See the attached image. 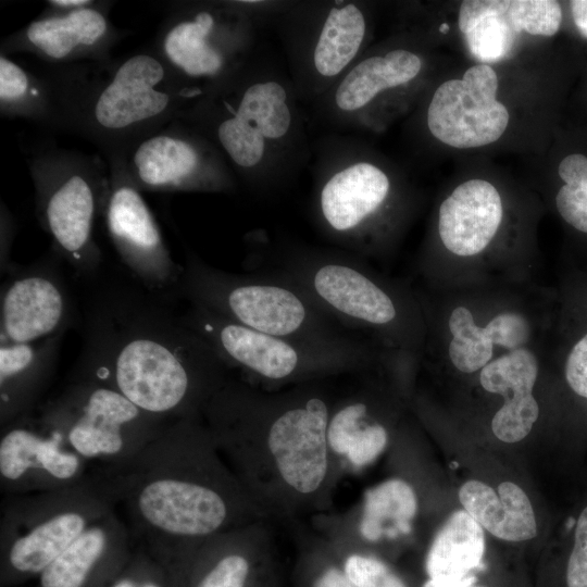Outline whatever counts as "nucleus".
Listing matches in <instances>:
<instances>
[{"label":"nucleus","instance_id":"39448f33","mask_svg":"<svg viewBox=\"0 0 587 587\" xmlns=\"http://www.w3.org/2000/svg\"><path fill=\"white\" fill-rule=\"evenodd\" d=\"M289 77L301 103L312 105L366 51L371 20L355 0L287 1L275 18Z\"/></svg>","mask_w":587,"mask_h":587},{"label":"nucleus","instance_id":"ea45409f","mask_svg":"<svg viewBox=\"0 0 587 587\" xmlns=\"http://www.w3.org/2000/svg\"><path fill=\"white\" fill-rule=\"evenodd\" d=\"M572 16L579 34L587 39V0L570 2Z\"/></svg>","mask_w":587,"mask_h":587},{"label":"nucleus","instance_id":"37998d69","mask_svg":"<svg viewBox=\"0 0 587 587\" xmlns=\"http://www.w3.org/2000/svg\"><path fill=\"white\" fill-rule=\"evenodd\" d=\"M423 587H439V586H437L435 583L428 579L427 582L424 583ZM463 587H475V586L470 585V586H463Z\"/></svg>","mask_w":587,"mask_h":587},{"label":"nucleus","instance_id":"e433bc0d","mask_svg":"<svg viewBox=\"0 0 587 587\" xmlns=\"http://www.w3.org/2000/svg\"><path fill=\"white\" fill-rule=\"evenodd\" d=\"M29 89L24 70L7 57L0 58V99L2 103L21 100Z\"/></svg>","mask_w":587,"mask_h":587},{"label":"nucleus","instance_id":"ddd939ff","mask_svg":"<svg viewBox=\"0 0 587 587\" xmlns=\"http://www.w3.org/2000/svg\"><path fill=\"white\" fill-rule=\"evenodd\" d=\"M86 463L39 419L28 415L2 426L0 485L8 496L59 491L85 484Z\"/></svg>","mask_w":587,"mask_h":587},{"label":"nucleus","instance_id":"58836bf2","mask_svg":"<svg viewBox=\"0 0 587 587\" xmlns=\"http://www.w3.org/2000/svg\"><path fill=\"white\" fill-rule=\"evenodd\" d=\"M313 587H353L344 570L328 567L315 579Z\"/></svg>","mask_w":587,"mask_h":587},{"label":"nucleus","instance_id":"6e6552de","mask_svg":"<svg viewBox=\"0 0 587 587\" xmlns=\"http://www.w3.org/2000/svg\"><path fill=\"white\" fill-rule=\"evenodd\" d=\"M38 419L95 470L128 462L170 424L115 389L84 377H75L47 402Z\"/></svg>","mask_w":587,"mask_h":587},{"label":"nucleus","instance_id":"7ed1b4c3","mask_svg":"<svg viewBox=\"0 0 587 587\" xmlns=\"http://www.w3.org/2000/svg\"><path fill=\"white\" fill-rule=\"evenodd\" d=\"M300 104L288 74L246 63L203 95L193 117L247 184L268 190L290 180L312 155Z\"/></svg>","mask_w":587,"mask_h":587},{"label":"nucleus","instance_id":"72a5a7b5","mask_svg":"<svg viewBox=\"0 0 587 587\" xmlns=\"http://www.w3.org/2000/svg\"><path fill=\"white\" fill-rule=\"evenodd\" d=\"M369 411L364 401H349L330 413L327 426V442L338 454H347L350 444L360 427L361 419Z\"/></svg>","mask_w":587,"mask_h":587},{"label":"nucleus","instance_id":"c9c22d12","mask_svg":"<svg viewBox=\"0 0 587 587\" xmlns=\"http://www.w3.org/2000/svg\"><path fill=\"white\" fill-rule=\"evenodd\" d=\"M567 587H587V507L582 511L566 567Z\"/></svg>","mask_w":587,"mask_h":587},{"label":"nucleus","instance_id":"9b49d317","mask_svg":"<svg viewBox=\"0 0 587 587\" xmlns=\"http://www.w3.org/2000/svg\"><path fill=\"white\" fill-rule=\"evenodd\" d=\"M257 22L242 1L198 7L167 30L163 51L205 95L247 63Z\"/></svg>","mask_w":587,"mask_h":587},{"label":"nucleus","instance_id":"4468645a","mask_svg":"<svg viewBox=\"0 0 587 587\" xmlns=\"http://www.w3.org/2000/svg\"><path fill=\"white\" fill-rule=\"evenodd\" d=\"M498 77L487 64L470 67L462 79L446 80L434 91L426 111L429 133L445 145L476 148L498 140L509 123L497 100Z\"/></svg>","mask_w":587,"mask_h":587},{"label":"nucleus","instance_id":"9d476101","mask_svg":"<svg viewBox=\"0 0 587 587\" xmlns=\"http://www.w3.org/2000/svg\"><path fill=\"white\" fill-rule=\"evenodd\" d=\"M182 319L214 350L226 367L264 382H289L353 371L367 355L263 334L195 304H190Z\"/></svg>","mask_w":587,"mask_h":587},{"label":"nucleus","instance_id":"f257e3e1","mask_svg":"<svg viewBox=\"0 0 587 587\" xmlns=\"http://www.w3.org/2000/svg\"><path fill=\"white\" fill-rule=\"evenodd\" d=\"M214 350L159 301L128 289L88 310L76 377L107 385L166 422L197 420L225 383Z\"/></svg>","mask_w":587,"mask_h":587},{"label":"nucleus","instance_id":"bb28decb","mask_svg":"<svg viewBox=\"0 0 587 587\" xmlns=\"http://www.w3.org/2000/svg\"><path fill=\"white\" fill-rule=\"evenodd\" d=\"M509 0H465L459 10V29L471 54L478 61L494 63L511 52L517 37L510 16Z\"/></svg>","mask_w":587,"mask_h":587},{"label":"nucleus","instance_id":"20e7f679","mask_svg":"<svg viewBox=\"0 0 587 587\" xmlns=\"http://www.w3.org/2000/svg\"><path fill=\"white\" fill-rule=\"evenodd\" d=\"M178 292L190 304L253 330L321 348L366 353L294 284L271 274H234L189 255Z\"/></svg>","mask_w":587,"mask_h":587},{"label":"nucleus","instance_id":"c85d7f7f","mask_svg":"<svg viewBox=\"0 0 587 587\" xmlns=\"http://www.w3.org/2000/svg\"><path fill=\"white\" fill-rule=\"evenodd\" d=\"M165 571L176 574L184 587H248L252 564L239 549L211 551L200 546L182 564Z\"/></svg>","mask_w":587,"mask_h":587},{"label":"nucleus","instance_id":"a19ab883","mask_svg":"<svg viewBox=\"0 0 587 587\" xmlns=\"http://www.w3.org/2000/svg\"><path fill=\"white\" fill-rule=\"evenodd\" d=\"M50 4L59 8H67L71 10H77L82 8H87L90 4V1L87 0H55L49 1Z\"/></svg>","mask_w":587,"mask_h":587},{"label":"nucleus","instance_id":"6ab92c4d","mask_svg":"<svg viewBox=\"0 0 587 587\" xmlns=\"http://www.w3.org/2000/svg\"><path fill=\"white\" fill-rule=\"evenodd\" d=\"M39 198L42 222L57 250L76 271L95 272L101 258L92 238L98 195L91 180L71 173L43 185Z\"/></svg>","mask_w":587,"mask_h":587},{"label":"nucleus","instance_id":"5701e85b","mask_svg":"<svg viewBox=\"0 0 587 587\" xmlns=\"http://www.w3.org/2000/svg\"><path fill=\"white\" fill-rule=\"evenodd\" d=\"M62 337L30 344L1 341V427L28 415L51 378Z\"/></svg>","mask_w":587,"mask_h":587},{"label":"nucleus","instance_id":"f03ea898","mask_svg":"<svg viewBox=\"0 0 587 587\" xmlns=\"http://www.w3.org/2000/svg\"><path fill=\"white\" fill-rule=\"evenodd\" d=\"M210 439L197 420L172 422L128 462L89 475L163 570L182 564L233 519L229 495L200 460Z\"/></svg>","mask_w":587,"mask_h":587},{"label":"nucleus","instance_id":"4be33fe9","mask_svg":"<svg viewBox=\"0 0 587 587\" xmlns=\"http://www.w3.org/2000/svg\"><path fill=\"white\" fill-rule=\"evenodd\" d=\"M502 214L496 187L484 179H470L459 185L440 204L439 237L457 255L477 254L496 235Z\"/></svg>","mask_w":587,"mask_h":587},{"label":"nucleus","instance_id":"0eeeda50","mask_svg":"<svg viewBox=\"0 0 587 587\" xmlns=\"http://www.w3.org/2000/svg\"><path fill=\"white\" fill-rule=\"evenodd\" d=\"M208 401L266 434L277 471L295 491L313 494L323 484L330 411L322 396L301 392L265 398L226 379Z\"/></svg>","mask_w":587,"mask_h":587},{"label":"nucleus","instance_id":"412c9836","mask_svg":"<svg viewBox=\"0 0 587 587\" xmlns=\"http://www.w3.org/2000/svg\"><path fill=\"white\" fill-rule=\"evenodd\" d=\"M537 375V359L524 348L501 355L482 369L483 388L504 397L503 405L491 421L492 433L501 441H521L537 421L539 407L533 396Z\"/></svg>","mask_w":587,"mask_h":587},{"label":"nucleus","instance_id":"a211bd4d","mask_svg":"<svg viewBox=\"0 0 587 587\" xmlns=\"http://www.w3.org/2000/svg\"><path fill=\"white\" fill-rule=\"evenodd\" d=\"M132 535L110 510L38 577V587H113L132 561Z\"/></svg>","mask_w":587,"mask_h":587},{"label":"nucleus","instance_id":"b1692460","mask_svg":"<svg viewBox=\"0 0 587 587\" xmlns=\"http://www.w3.org/2000/svg\"><path fill=\"white\" fill-rule=\"evenodd\" d=\"M464 510L487 532L507 541H524L536 536L537 524L525 491L503 482L498 492L480 480H467L459 490Z\"/></svg>","mask_w":587,"mask_h":587},{"label":"nucleus","instance_id":"393cba45","mask_svg":"<svg viewBox=\"0 0 587 587\" xmlns=\"http://www.w3.org/2000/svg\"><path fill=\"white\" fill-rule=\"evenodd\" d=\"M449 329L453 335L449 357L463 373H473L489 363L494 345L514 351L522 348L529 337V324L520 313H500L486 326L479 327L471 311L464 307L452 311Z\"/></svg>","mask_w":587,"mask_h":587},{"label":"nucleus","instance_id":"2f4dec72","mask_svg":"<svg viewBox=\"0 0 587 587\" xmlns=\"http://www.w3.org/2000/svg\"><path fill=\"white\" fill-rule=\"evenodd\" d=\"M509 16L519 34L525 30L549 37L559 30L562 11L559 2L553 0H513Z\"/></svg>","mask_w":587,"mask_h":587},{"label":"nucleus","instance_id":"f8f14e48","mask_svg":"<svg viewBox=\"0 0 587 587\" xmlns=\"http://www.w3.org/2000/svg\"><path fill=\"white\" fill-rule=\"evenodd\" d=\"M422 57L404 47L365 51L311 108L314 121L334 130L373 128L382 118L384 98L415 82Z\"/></svg>","mask_w":587,"mask_h":587},{"label":"nucleus","instance_id":"473e14b6","mask_svg":"<svg viewBox=\"0 0 587 587\" xmlns=\"http://www.w3.org/2000/svg\"><path fill=\"white\" fill-rule=\"evenodd\" d=\"M344 572L354 587H407L385 563L372 557L349 555Z\"/></svg>","mask_w":587,"mask_h":587},{"label":"nucleus","instance_id":"c756f323","mask_svg":"<svg viewBox=\"0 0 587 587\" xmlns=\"http://www.w3.org/2000/svg\"><path fill=\"white\" fill-rule=\"evenodd\" d=\"M416 511L413 488L402 479L386 480L365 491L360 533L365 539L376 541L384 533V523L392 521L399 533L408 534Z\"/></svg>","mask_w":587,"mask_h":587},{"label":"nucleus","instance_id":"1a4fd4ad","mask_svg":"<svg viewBox=\"0 0 587 587\" xmlns=\"http://www.w3.org/2000/svg\"><path fill=\"white\" fill-rule=\"evenodd\" d=\"M313 212L322 233L351 251L363 248L390 198L387 171L355 137L329 133L312 143Z\"/></svg>","mask_w":587,"mask_h":587},{"label":"nucleus","instance_id":"423d86ee","mask_svg":"<svg viewBox=\"0 0 587 587\" xmlns=\"http://www.w3.org/2000/svg\"><path fill=\"white\" fill-rule=\"evenodd\" d=\"M112 507L89 480L50 492L10 496L0 534V585L15 587L39 575Z\"/></svg>","mask_w":587,"mask_h":587},{"label":"nucleus","instance_id":"2eb2a0df","mask_svg":"<svg viewBox=\"0 0 587 587\" xmlns=\"http://www.w3.org/2000/svg\"><path fill=\"white\" fill-rule=\"evenodd\" d=\"M105 221L121 260L150 294L161 297L179 290L184 267L172 259L135 186L117 184L110 190Z\"/></svg>","mask_w":587,"mask_h":587},{"label":"nucleus","instance_id":"c03bdc74","mask_svg":"<svg viewBox=\"0 0 587 587\" xmlns=\"http://www.w3.org/2000/svg\"><path fill=\"white\" fill-rule=\"evenodd\" d=\"M448 30H449V25H448V23H442V24L439 26V32H440L441 34H447Z\"/></svg>","mask_w":587,"mask_h":587},{"label":"nucleus","instance_id":"4c0bfd02","mask_svg":"<svg viewBox=\"0 0 587 587\" xmlns=\"http://www.w3.org/2000/svg\"><path fill=\"white\" fill-rule=\"evenodd\" d=\"M565 378L577 395L587 398V335L571 350L565 364Z\"/></svg>","mask_w":587,"mask_h":587},{"label":"nucleus","instance_id":"f704fd0d","mask_svg":"<svg viewBox=\"0 0 587 587\" xmlns=\"http://www.w3.org/2000/svg\"><path fill=\"white\" fill-rule=\"evenodd\" d=\"M369 411L361 419L349 450L348 460L355 466H364L373 462L385 449L388 441L386 428L379 423L367 421Z\"/></svg>","mask_w":587,"mask_h":587},{"label":"nucleus","instance_id":"79ce46f5","mask_svg":"<svg viewBox=\"0 0 587 587\" xmlns=\"http://www.w3.org/2000/svg\"><path fill=\"white\" fill-rule=\"evenodd\" d=\"M165 587H184V585L175 574L165 573Z\"/></svg>","mask_w":587,"mask_h":587},{"label":"nucleus","instance_id":"dca6fc26","mask_svg":"<svg viewBox=\"0 0 587 587\" xmlns=\"http://www.w3.org/2000/svg\"><path fill=\"white\" fill-rule=\"evenodd\" d=\"M136 183L153 190L226 191L234 179L220 150L205 137L159 134L132 158Z\"/></svg>","mask_w":587,"mask_h":587},{"label":"nucleus","instance_id":"7c9ffc66","mask_svg":"<svg viewBox=\"0 0 587 587\" xmlns=\"http://www.w3.org/2000/svg\"><path fill=\"white\" fill-rule=\"evenodd\" d=\"M558 173L564 185L555 197L557 209L566 223L587 233V158L569 154L559 164Z\"/></svg>","mask_w":587,"mask_h":587},{"label":"nucleus","instance_id":"aec40b11","mask_svg":"<svg viewBox=\"0 0 587 587\" xmlns=\"http://www.w3.org/2000/svg\"><path fill=\"white\" fill-rule=\"evenodd\" d=\"M163 64L150 54L124 61L93 103V118L107 130H123L164 113L172 96L158 86L164 80Z\"/></svg>","mask_w":587,"mask_h":587},{"label":"nucleus","instance_id":"a878e982","mask_svg":"<svg viewBox=\"0 0 587 587\" xmlns=\"http://www.w3.org/2000/svg\"><path fill=\"white\" fill-rule=\"evenodd\" d=\"M485 552L483 527L465 511H455L438 532L428 550L425 569L439 587L474 585L472 572Z\"/></svg>","mask_w":587,"mask_h":587},{"label":"nucleus","instance_id":"a18cd8bd","mask_svg":"<svg viewBox=\"0 0 587 587\" xmlns=\"http://www.w3.org/2000/svg\"><path fill=\"white\" fill-rule=\"evenodd\" d=\"M354 587V586H353Z\"/></svg>","mask_w":587,"mask_h":587},{"label":"nucleus","instance_id":"f3484780","mask_svg":"<svg viewBox=\"0 0 587 587\" xmlns=\"http://www.w3.org/2000/svg\"><path fill=\"white\" fill-rule=\"evenodd\" d=\"M9 271L0 299L1 341L30 344L63 336L71 301L57 267L40 264Z\"/></svg>","mask_w":587,"mask_h":587},{"label":"nucleus","instance_id":"cd10ccee","mask_svg":"<svg viewBox=\"0 0 587 587\" xmlns=\"http://www.w3.org/2000/svg\"><path fill=\"white\" fill-rule=\"evenodd\" d=\"M107 28L104 15L87 7L35 21L28 26L26 36L43 54L61 60L78 48L97 43L107 33Z\"/></svg>","mask_w":587,"mask_h":587}]
</instances>
